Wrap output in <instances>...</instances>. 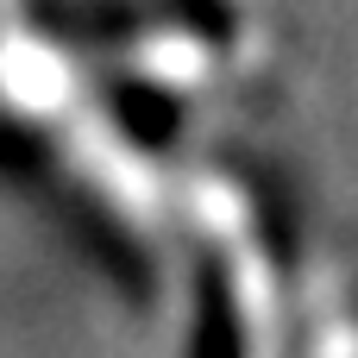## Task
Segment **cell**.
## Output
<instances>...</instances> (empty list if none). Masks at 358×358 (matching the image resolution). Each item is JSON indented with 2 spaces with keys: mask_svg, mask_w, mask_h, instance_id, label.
<instances>
[{
  "mask_svg": "<svg viewBox=\"0 0 358 358\" xmlns=\"http://www.w3.org/2000/svg\"><path fill=\"white\" fill-rule=\"evenodd\" d=\"M107 113H113V120L126 126V138L145 145V151H170L176 132H182V107H176L157 82H145V76H113V82H107Z\"/></svg>",
  "mask_w": 358,
  "mask_h": 358,
  "instance_id": "cell-2",
  "label": "cell"
},
{
  "mask_svg": "<svg viewBox=\"0 0 358 358\" xmlns=\"http://www.w3.org/2000/svg\"><path fill=\"white\" fill-rule=\"evenodd\" d=\"M189 358H245V315H239V296H233V271L220 258L195 264Z\"/></svg>",
  "mask_w": 358,
  "mask_h": 358,
  "instance_id": "cell-1",
  "label": "cell"
},
{
  "mask_svg": "<svg viewBox=\"0 0 358 358\" xmlns=\"http://www.w3.org/2000/svg\"><path fill=\"white\" fill-rule=\"evenodd\" d=\"M170 6V19L195 38V44H208V50H233V38H239V13L227 6V0H164Z\"/></svg>",
  "mask_w": 358,
  "mask_h": 358,
  "instance_id": "cell-3",
  "label": "cell"
}]
</instances>
